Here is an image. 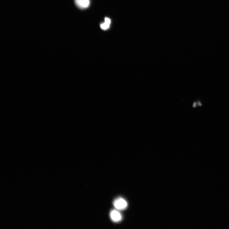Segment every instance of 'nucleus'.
<instances>
[{
	"label": "nucleus",
	"instance_id": "obj_4",
	"mask_svg": "<svg viewBox=\"0 0 229 229\" xmlns=\"http://www.w3.org/2000/svg\"><path fill=\"white\" fill-rule=\"evenodd\" d=\"M110 24L105 22L100 25L101 28L104 30H106L109 29L110 27Z\"/></svg>",
	"mask_w": 229,
	"mask_h": 229
},
{
	"label": "nucleus",
	"instance_id": "obj_5",
	"mask_svg": "<svg viewBox=\"0 0 229 229\" xmlns=\"http://www.w3.org/2000/svg\"><path fill=\"white\" fill-rule=\"evenodd\" d=\"M105 22L109 24L111 23V20L108 18H105Z\"/></svg>",
	"mask_w": 229,
	"mask_h": 229
},
{
	"label": "nucleus",
	"instance_id": "obj_1",
	"mask_svg": "<svg viewBox=\"0 0 229 229\" xmlns=\"http://www.w3.org/2000/svg\"><path fill=\"white\" fill-rule=\"evenodd\" d=\"M113 204L116 209L119 210H123L126 209L128 206L127 201L121 198H117L115 200Z\"/></svg>",
	"mask_w": 229,
	"mask_h": 229
},
{
	"label": "nucleus",
	"instance_id": "obj_2",
	"mask_svg": "<svg viewBox=\"0 0 229 229\" xmlns=\"http://www.w3.org/2000/svg\"><path fill=\"white\" fill-rule=\"evenodd\" d=\"M75 4L82 9H86L90 5V0H75Z\"/></svg>",
	"mask_w": 229,
	"mask_h": 229
},
{
	"label": "nucleus",
	"instance_id": "obj_3",
	"mask_svg": "<svg viewBox=\"0 0 229 229\" xmlns=\"http://www.w3.org/2000/svg\"><path fill=\"white\" fill-rule=\"evenodd\" d=\"M111 219L115 222L120 221L122 219V216L120 213L116 210H113L110 213Z\"/></svg>",
	"mask_w": 229,
	"mask_h": 229
}]
</instances>
